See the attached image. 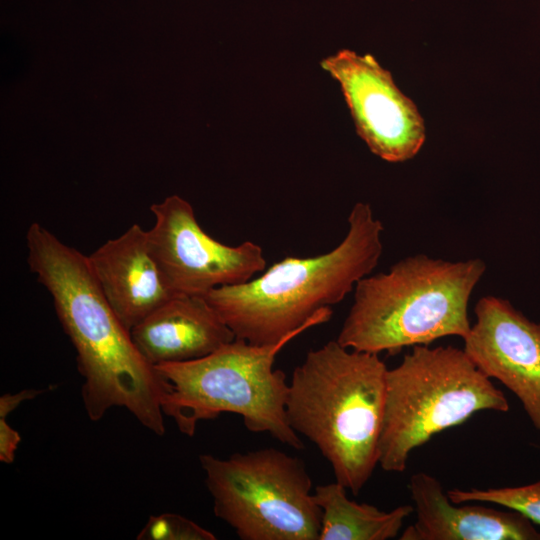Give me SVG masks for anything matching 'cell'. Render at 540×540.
Masks as SVG:
<instances>
[{"label": "cell", "mask_w": 540, "mask_h": 540, "mask_svg": "<svg viewBox=\"0 0 540 540\" xmlns=\"http://www.w3.org/2000/svg\"><path fill=\"white\" fill-rule=\"evenodd\" d=\"M409 490L416 520L400 540H540V531L523 514L479 502L454 503L426 472L410 477Z\"/></svg>", "instance_id": "cell-11"}, {"label": "cell", "mask_w": 540, "mask_h": 540, "mask_svg": "<svg viewBox=\"0 0 540 540\" xmlns=\"http://www.w3.org/2000/svg\"><path fill=\"white\" fill-rule=\"evenodd\" d=\"M474 314L463 350L484 375L517 396L540 431V324L493 295L480 298Z\"/></svg>", "instance_id": "cell-10"}, {"label": "cell", "mask_w": 540, "mask_h": 540, "mask_svg": "<svg viewBox=\"0 0 540 540\" xmlns=\"http://www.w3.org/2000/svg\"><path fill=\"white\" fill-rule=\"evenodd\" d=\"M485 271L480 258L408 256L358 281L336 340L352 350L395 355L443 337L463 339L471 328L469 299Z\"/></svg>", "instance_id": "cell-4"}, {"label": "cell", "mask_w": 540, "mask_h": 540, "mask_svg": "<svg viewBox=\"0 0 540 540\" xmlns=\"http://www.w3.org/2000/svg\"><path fill=\"white\" fill-rule=\"evenodd\" d=\"M387 371L379 354L332 340L308 351L289 382L291 428L317 446L335 481L353 495L378 465Z\"/></svg>", "instance_id": "cell-3"}, {"label": "cell", "mask_w": 540, "mask_h": 540, "mask_svg": "<svg viewBox=\"0 0 540 540\" xmlns=\"http://www.w3.org/2000/svg\"><path fill=\"white\" fill-rule=\"evenodd\" d=\"M20 442L19 432L8 424L5 417H0V461L6 464L13 463Z\"/></svg>", "instance_id": "cell-17"}, {"label": "cell", "mask_w": 540, "mask_h": 540, "mask_svg": "<svg viewBox=\"0 0 540 540\" xmlns=\"http://www.w3.org/2000/svg\"><path fill=\"white\" fill-rule=\"evenodd\" d=\"M320 65L339 83L356 132L373 154L392 163L417 155L425 142L424 120L372 55L342 49Z\"/></svg>", "instance_id": "cell-9"}, {"label": "cell", "mask_w": 540, "mask_h": 540, "mask_svg": "<svg viewBox=\"0 0 540 540\" xmlns=\"http://www.w3.org/2000/svg\"><path fill=\"white\" fill-rule=\"evenodd\" d=\"M87 259L105 298L129 331L176 296L151 252L147 230L138 224L107 240Z\"/></svg>", "instance_id": "cell-12"}, {"label": "cell", "mask_w": 540, "mask_h": 540, "mask_svg": "<svg viewBox=\"0 0 540 540\" xmlns=\"http://www.w3.org/2000/svg\"><path fill=\"white\" fill-rule=\"evenodd\" d=\"M26 246L29 268L52 297L59 322L75 348L89 419L98 421L111 408L122 407L146 429L164 435L161 377L105 298L87 255L39 222L28 227Z\"/></svg>", "instance_id": "cell-1"}, {"label": "cell", "mask_w": 540, "mask_h": 540, "mask_svg": "<svg viewBox=\"0 0 540 540\" xmlns=\"http://www.w3.org/2000/svg\"><path fill=\"white\" fill-rule=\"evenodd\" d=\"M45 390L26 389L15 394L5 393L0 397V417H5L12 413L22 402L34 399Z\"/></svg>", "instance_id": "cell-18"}, {"label": "cell", "mask_w": 540, "mask_h": 540, "mask_svg": "<svg viewBox=\"0 0 540 540\" xmlns=\"http://www.w3.org/2000/svg\"><path fill=\"white\" fill-rule=\"evenodd\" d=\"M138 351L153 366L205 357L235 339L203 296L176 295L131 330Z\"/></svg>", "instance_id": "cell-13"}, {"label": "cell", "mask_w": 540, "mask_h": 540, "mask_svg": "<svg viewBox=\"0 0 540 540\" xmlns=\"http://www.w3.org/2000/svg\"><path fill=\"white\" fill-rule=\"evenodd\" d=\"M454 503L480 502L498 504L523 514L533 523L540 525V480L518 487H501L462 490L454 488L447 491Z\"/></svg>", "instance_id": "cell-15"}, {"label": "cell", "mask_w": 540, "mask_h": 540, "mask_svg": "<svg viewBox=\"0 0 540 540\" xmlns=\"http://www.w3.org/2000/svg\"><path fill=\"white\" fill-rule=\"evenodd\" d=\"M483 410L506 412L509 403L463 349L412 347L387 371L378 465L403 472L414 449Z\"/></svg>", "instance_id": "cell-6"}, {"label": "cell", "mask_w": 540, "mask_h": 540, "mask_svg": "<svg viewBox=\"0 0 540 540\" xmlns=\"http://www.w3.org/2000/svg\"><path fill=\"white\" fill-rule=\"evenodd\" d=\"M347 491L337 481L313 489L322 513L318 540L393 539L398 536L405 519L414 512L409 504L382 511L374 505L349 499Z\"/></svg>", "instance_id": "cell-14"}, {"label": "cell", "mask_w": 540, "mask_h": 540, "mask_svg": "<svg viewBox=\"0 0 540 540\" xmlns=\"http://www.w3.org/2000/svg\"><path fill=\"white\" fill-rule=\"evenodd\" d=\"M312 327L306 325L268 345L235 338L205 357L155 366L163 384L164 415L175 421L181 433L193 436L199 421L235 413L249 431L303 449L286 414L289 382L273 365L286 344Z\"/></svg>", "instance_id": "cell-5"}, {"label": "cell", "mask_w": 540, "mask_h": 540, "mask_svg": "<svg viewBox=\"0 0 540 540\" xmlns=\"http://www.w3.org/2000/svg\"><path fill=\"white\" fill-rule=\"evenodd\" d=\"M150 210L154 224L147 230L149 246L174 295L205 296L215 288L247 282L265 269L258 244L228 246L215 240L182 197L169 196Z\"/></svg>", "instance_id": "cell-8"}, {"label": "cell", "mask_w": 540, "mask_h": 540, "mask_svg": "<svg viewBox=\"0 0 540 540\" xmlns=\"http://www.w3.org/2000/svg\"><path fill=\"white\" fill-rule=\"evenodd\" d=\"M139 540H215V535L194 521L175 513L150 516L137 535Z\"/></svg>", "instance_id": "cell-16"}, {"label": "cell", "mask_w": 540, "mask_h": 540, "mask_svg": "<svg viewBox=\"0 0 540 540\" xmlns=\"http://www.w3.org/2000/svg\"><path fill=\"white\" fill-rule=\"evenodd\" d=\"M383 229L371 206L358 202L349 213L344 239L334 249L314 257L288 256L257 278L215 288L203 297L236 339L276 343L306 325L331 319V306L377 266Z\"/></svg>", "instance_id": "cell-2"}, {"label": "cell", "mask_w": 540, "mask_h": 540, "mask_svg": "<svg viewBox=\"0 0 540 540\" xmlns=\"http://www.w3.org/2000/svg\"><path fill=\"white\" fill-rule=\"evenodd\" d=\"M216 517L242 540H318L321 509L302 459L273 447L199 456Z\"/></svg>", "instance_id": "cell-7"}]
</instances>
